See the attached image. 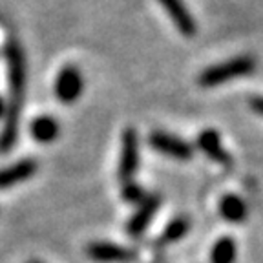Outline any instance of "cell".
<instances>
[{"label": "cell", "instance_id": "12", "mask_svg": "<svg viewBox=\"0 0 263 263\" xmlns=\"http://www.w3.org/2000/svg\"><path fill=\"white\" fill-rule=\"evenodd\" d=\"M59 123L53 119V117H49V115H41L37 119L31 123V136L35 141L39 143H51L59 137Z\"/></svg>", "mask_w": 263, "mask_h": 263}, {"label": "cell", "instance_id": "17", "mask_svg": "<svg viewBox=\"0 0 263 263\" xmlns=\"http://www.w3.org/2000/svg\"><path fill=\"white\" fill-rule=\"evenodd\" d=\"M4 114H6V104H4V101L0 99V117H2Z\"/></svg>", "mask_w": 263, "mask_h": 263}, {"label": "cell", "instance_id": "3", "mask_svg": "<svg viewBox=\"0 0 263 263\" xmlns=\"http://www.w3.org/2000/svg\"><path fill=\"white\" fill-rule=\"evenodd\" d=\"M137 168H139V137L134 128H126L123 134V148H121L119 179L123 183L134 181Z\"/></svg>", "mask_w": 263, "mask_h": 263}, {"label": "cell", "instance_id": "11", "mask_svg": "<svg viewBox=\"0 0 263 263\" xmlns=\"http://www.w3.org/2000/svg\"><path fill=\"white\" fill-rule=\"evenodd\" d=\"M219 214L229 223H241L247 218V205L236 194H229L219 201Z\"/></svg>", "mask_w": 263, "mask_h": 263}, {"label": "cell", "instance_id": "18", "mask_svg": "<svg viewBox=\"0 0 263 263\" xmlns=\"http://www.w3.org/2000/svg\"><path fill=\"white\" fill-rule=\"evenodd\" d=\"M29 263H41V261H29Z\"/></svg>", "mask_w": 263, "mask_h": 263}, {"label": "cell", "instance_id": "16", "mask_svg": "<svg viewBox=\"0 0 263 263\" xmlns=\"http://www.w3.org/2000/svg\"><path fill=\"white\" fill-rule=\"evenodd\" d=\"M251 108L256 114L263 115V97H252L251 99Z\"/></svg>", "mask_w": 263, "mask_h": 263}, {"label": "cell", "instance_id": "5", "mask_svg": "<svg viewBox=\"0 0 263 263\" xmlns=\"http://www.w3.org/2000/svg\"><path fill=\"white\" fill-rule=\"evenodd\" d=\"M148 143L150 146L156 150V152H161L168 157H176V159H190L194 156V150L186 141H183L181 137L170 136L166 132H152L150 137H148Z\"/></svg>", "mask_w": 263, "mask_h": 263}, {"label": "cell", "instance_id": "4", "mask_svg": "<svg viewBox=\"0 0 263 263\" xmlns=\"http://www.w3.org/2000/svg\"><path fill=\"white\" fill-rule=\"evenodd\" d=\"M84 90V81L75 66H64L55 79V95L61 103L73 104Z\"/></svg>", "mask_w": 263, "mask_h": 263}, {"label": "cell", "instance_id": "7", "mask_svg": "<svg viewBox=\"0 0 263 263\" xmlns=\"http://www.w3.org/2000/svg\"><path fill=\"white\" fill-rule=\"evenodd\" d=\"M159 4L164 8V11L168 13L170 21L176 24L177 31L185 37H194L196 35V21L190 15V11L186 9L183 0H159Z\"/></svg>", "mask_w": 263, "mask_h": 263}, {"label": "cell", "instance_id": "2", "mask_svg": "<svg viewBox=\"0 0 263 263\" xmlns=\"http://www.w3.org/2000/svg\"><path fill=\"white\" fill-rule=\"evenodd\" d=\"M254 70H256V59L251 57V55H241V57H234L227 62H221V64L206 68L199 75V84L203 88H214L223 84V82L232 81V79L249 77Z\"/></svg>", "mask_w": 263, "mask_h": 263}, {"label": "cell", "instance_id": "9", "mask_svg": "<svg viewBox=\"0 0 263 263\" xmlns=\"http://www.w3.org/2000/svg\"><path fill=\"white\" fill-rule=\"evenodd\" d=\"M157 209H159V197L146 196V199L141 203L137 212L134 214L130 218V221H128V225H126L128 234L134 236V238L143 234L144 230H146V227L150 225V221H152L154 214H156Z\"/></svg>", "mask_w": 263, "mask_h": 263}, {"label": "cell", "instance_id": "8", "mask_svg": "<svg viewBox=\"0 0 263 263\" xmlns=\"http://www.w3.org/2000/svg\"><path fill=\"white\" fill-rule=\"evenodd\" d=\"M197 148L205 154L206 157L214 161L218 164H229L230 163V156L227 154V150L223 148L221 137L216 130L212 128H206L203 130L199 136H197Z\"/></svg>", "mask_w": 263, "mask_h": 263}, {"label": "cell", "instance_id": "10", "mask_svg": "<svg viewBox=\"0 0 263 263\" xmlns=\"http://www.w3.org/2000/svg\"><path fill=\"white\" fill-rule=\"evenodd\" d=\"M35 172H37V161L35 159H21L18 163L9 164V166L0 170V190L18 185L22 181L29 179Z\"/></svg>", "mask_w": 263, "mask_h": 263}, {"label": "cell", "instance_id": "13", "mask_svg": "<svg viewBox=\"0 0 263 263\" xmlns=\"http://www.w3.org/2000/svg\"><path fill=\"white\" fill-rule=\"evenodd\" d=\"M236 241L232 238H221L214 243L210 252V263H234L236 261Z\"/></svg>", "mask_w": 263, "mask_h": 263}, {"label": "cell", "instance_id": "14", "mask_svg": "<svg viewBox=\"0 0 263 263\" xmlns=\"http://www.w3.org/2000/svg\"><path fill=\"white\" fill-rule=\"evenodd\" d=\"M189 229H190L189 219H185V218H176L174 221H170L168 225H166V229L163 230V234L159 236L157 243H159V245H168V243L179 241L181 238H185V236H186Z\"/></svg>", "mask_w": 263, "mask_h": 263}, {"label": "cell", "instance_id": "15", "mask_svg": "<svg viewBox=\"0 0 263 263\" xmlns=\"http://www.w3.org/2000/svg\"><path fill=\"white\" fill-rule=\"evenodd\" d=\"M123 199L132 203V205H137V203L141 205L146 199V196H144V190L137 183L130 181V183H124L123 185Z\"/></svg>", "mask_w": 263, "mask_h": 263}, {"label": "cell", "instance_id": "1", "mask_svg": "<svg viewBox=\"0 0 263 263\" xmlns=\"http://www.w3.org/2000/svg\"><path fill=\"white\" fill-rule=\"evenodd\" d=\"M8 59L9 104L6 110V123L0 134V152L8 154L18 139V119H21L22 99L26 90V55L16 41H9L6 46Z\"/></svg>", "mask_w": 263, "mask_h": 263}, {"label": "cell", "instance_id": "6", "mask_svg": "<svg viewBox=\"0 0 263 263\" xmlns=\"http://www.w3.org/2000/svg\"><path fill=\"white\" fill-rule=\"evenodd\" d=\"M86 254L91 259L101 263H124L136 258V252L128 247L117 245L110 241H95L86 247Z\"/></svg>", "mask_w": 263, "mask_h": 263}]
</instances>
